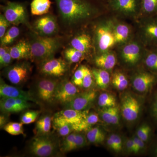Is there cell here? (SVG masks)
Returning a JSON list of instances; mask_svg holds the SVG:
<instances>
[{"instance_id": "1", "label": "cell", "mask_w": 157, "mask_h": 157, "mask_svg": "<svg viewBox=\"0 0 157 157\" xmlns=\"http://www.w3.org/2000/svg\"><path fill=\"white\" fill-rule=\"evenodd\" d=\"M62 19L68 25L78 24L93 18L98 8L89 0H54Z\"/></svg>"}, {"instance_id": "2", "label": "cell", "mask_w": 157, "mask_h": 157, "mask_svg": "<svg viewBox=\"0 0 157 157\" xmlns=\"http://www.w3.org/2000/svg\"><path fill=\"white\" fill-rule=\"evenodd\" d=\"M30 43L32 60L41 64L53 58L55 54L62 46L61 39L58 37L43 36L34 35Z\"/></svg>"}, {"instance_id": "3", "label": "cell", "mask_w": 157, "mask_h": 157, "mask_svg": "<svg viewBox=\"0 0 157 157\" xmlns=\"http://www.w3.org/2000/svg\"><path fill=\"white\" fill-rule=\"evenodd\" d=\"M146 48L140 40H130L121 45L119 50L121 63L126 67H135L143 60Z\"/></svg>"}, {"instance_id": "4", "label": "cell", "mask_w": 157, "mask_h": 157, "mask_svg": "<svg viewBox=\"0 0 157 157\" xmlns=\"http://www.w3.org/2000/svg\"><path fill=\"white\" fill-rule=\"evenodd\" d=\"M58 147V142L49 134L36 135L29 145V153L39 157L51 156L56 153Z\"/></svg>"}, {"instance_id": "5", "label": "cell", "mask_w": 157, "mask_h": 157, "mask_svg": "<svg viewBox=\"0 0 157 157\" xmlns=\"http://www.w3.org/2000/svg\"><path fill=\"white\" fill-rule=\"evenodd\" d=\"M59 81L52 77H43L38 79L31 92L38 103L51 105L54 103V96Z\"/></svg>"}, {"instance_id": "6", "label": "cell", "mask_w": 157, "mask_h": 157, "mask_svg": "<svg viewBox=\"0 0 157 157\" xmlns=\"http://www.w3.org/2000/svg\"><path fill=\"white\" fill-rule=\"evenodd\" d=\"M142 99L131 92H125L121 96L120 110L124 119L128 122L137 120L142 109Z\"/></svg>"}, {"instance_id": "7", "label": "cell", "mask_w": 157, "mask_h": 157, "mask_svg": "<svg viewBox=\"0 0 157 157\" xmlns=\"http://www.w3.org/2000/svg\"><path fill=\"white\" fill-rule=\"evenodd\" d=\"M94 41L99 54L107 52L116 45L111 21L101 23L97 26L94 32Z\"/></svg>"}, {"instance_id": "8", "label": "cell", "mask_w": 157, "mask_h": 157, "mask_svg": "<svg viewBox=\"0 0 157 157\" xmlns=\"http://www.w3.org/2000/svg\"><path fill=\"white\" fill-rule=\"evenodd\" d=\"M4 6H1L4 16L11 24L18 25L24 24L30 28L29 23L26 7L24 3L8 1Z\"/></svg>"}, {"instance_id": "9", "label": "cell", "mask_w": 157, "mask_h": 157, "mask_svg": "<svg viewBox=\"0 0 157 157\" xmlns=\"http://www.w3.org/2000/svg\"><path fill=\"white\" fill-rule=\"evenodd\" d=\"M132 86L137 92L146 95L151 94L157 86V76L144 69L137 71L132 77Z\"/></svg>"}, {"instance_id": "10", "label": "cell", "mask_w": 157, "mask_h": 157, "mask_svg": "<svg viewBox=\"0 0 157 157\" xmlns=\"http://www.w3.org/2000/svg\"><path fill=\"white\" fill-rule=\"evenodd\" d=\"M139 28L140 41L146 47L157 46V15L143 17Z\"/></svg>"}, {"instance_id": "11", "label": "cell", "mask_w": 157, "mask_h": 157, "mask_svg": "<svg viewBox=\"0 0 157 157\" xmlns=\"http://www.w3.org/2000/svg\"><path fill=\"white\" fill-rule=\"evenodd\" d=\"M109 8L122 16L135 17L140 14V0H108Z\"/></svg>"}, {"instance_id": "12", "label": "cell", "mask_w": 157, "mask_h": 157, "mask_svg": "<svg viewBox=\"0 0 157 157\" xmlns=\"http://www.w3.org/2000/svg\"><path fill=\"white\" fill-rule=\"evenodd\" d=\"M79 93L77 86L69 79L59 81L55 92L54 103H59L64 106Z\"/></svg>"}, {"instance_id": "13", "label": "cell", "mask_w": 157, "mask_h": 157, "mask_svg": "<svg viewBox=\"0 0 157 157\" xmlns=\"http://www.w3.org/2000/svg\"><path fill=\"white\" fill-rule=\"evenodd\" d=\"M5 75L12 84L20 85L25 82L28 79L31 72L29 63H21L6 67Z\"/></svg>"}, {"instance_id": "14", "label": "cell", "mask_w": 157, "mask_h": 157, "mask_svg": "<svg viewBox=\"0 0 157 157\" xmlns=\"http://www.w3.org/2000/svg\"><path fill=\"white\" fill-rule=\"evenodd\" d=\"M98 96L97 91L88 90L79 93L71 101L64 105L65 109H72L78 110H85L90 107Z\"/></svg>"}, {"instance_id": "15", "label": "cell", "mask_w": 157, "mask_h": 157, "mask_svg": "<svg viewBox=\"0 0 157 157\" xmlns=\"http://www.w3.org/2000/svg\"><path fill=\"white\" fill-rule=\"evenodd\" d=\"M56 18L52 15H47L36 20L33 25L35 33L43 36L52 37L58 31Z\"/></svg>"}, {"instance_id": "16", "label": "cell", "mask_w": 157, "mask_h": 157, "mask_svg": "<svg viewBox=\"0 0 157 157\" xmlns=\"http://www.w3.org/2000/svg\"><path fill=\"white\" fill-rule=\"evenodd\" d=\"M40 65V72L50 77H60L63 76L68 70L67 63L62 58H53Z\"/></svg>"}, {"instance_id": "17", "label": "cell", "mask_w": 157, "mask_h": 157, "mask_svg": "<svg viewBox=\"0 0 157 157\" xmlns=\"http://www.w3.org/2000/svg\"><path fill=\"white\" fill-rule=\"evenodd\" d=\"M32 106L29 101L19 98H2L0 101L1 111L8 114L21 112Z\"/></svg>"}, {"instance_id": "18", "label": "cell", "mask_w": 157, "mask_h": 157, "mask_svg": "<svg viewBox=\"0 0 157 157\" xmlns=\"http://www.w3.org/2000/svg\"><path fill=\"white\" fill-rule=\"evenodd\" d=\"M0 96L1 98H11L23 99L38 104L31 92L26 91L6 83L2 78L0 80Z\"/></svg>"}, {"instance_id": "19", "label": "cell", "mask_w": 157, "mask_h": 157, "mask_svg": "<svg viewBox=\"0 0 157 157\" xmlns=\"http://www.w3.org/2000/svg\"><path fill=\"white\" fill-rule=\"evenodd\" d=\"M89 113V109L81 111L72 109H65L57 113L54 116L60 118L68 123L71 124L74 129L75 127L79 124L87 116Z\"/></svg>"}, {"instance_id": "20", "label": "cell", "mask_w": 157, "mask_h": 157, "mask_svg": "<svg viewBox=\"0 0 157 157\" xmlns=\"http://www.w3.org/2000/svg\"><path fill=\"white\" fill-rule=\"evenodd\" d=\"M111 23L116 44L121 45L131 40L132 31L130 26L124 23L112 21Z\"/></svg>"}, {"instance_id": "21", "label": "cell", "mask_w": 157, "mask_h": 157, "mask_svg": "<svg viewBox=\"0 0 157 157\" xmlns=\"http://www.w3.org/2000/svg\"><path fill=\"white\" fill-rule=\"evenodd\" d=\"M94 62L98 67L108 71L112 70L116 64V56L113 52L108 51L98 54L95 58Z\"/></svg>"}, {"instance_id": "22", "label": "cell", "mask_w": 157, "mask_h": 157, "mask_svg": "<svg viewBox=\"0 0 157 157\" xmlns=\"http://www.w3.org/2000/svg\"><path fill=\"white\" fill-rule=\"evenodd\" d=\"M10 52L13 59L30 58V43L25 40H21L10 48Z\"/></svg>"}, {"instance_id": "23", "label": "cell", "mask_w": 157, "mask_h": 157, "mask_svg": "<svg viewBox=\"0 0 157 157\" xmlns=\"http://www.w3.org/2000/svg\"><path fill=\"white\" fill-rule=\"evenodd\" d=\"M142 61L145 69L157 76V46L146 48Z\"/></svg>"}, {"instance_id": "24", "label": "cell", "mask_w": 157, "mask_h": 157, "mask_svg": "<svg viewBox=\"0 0 157 157\" xmlns=\"http://www.w3.org/2000/svg\"><path fill=\"white\" fill-rule=\"evenodd\" d=\"M70 44L71 47L85 54L90 48L91 40L89 35L82 33L73 38Z\"/></svg>"}, {"instance_id": "25", "label": "cell", "mask_w": 157, "mask_h": 157, "mask_svg": "<svg viewBox=\"0 0 157 157\" xmlns=\"http://www.w3.org/2000/svg\"><path fill=\"white\" fill-rule=\"evenodd\" d=\"M91 71L97 86L102 90L107 88L111 80L108 71L101 68H95Z\"/></svg>"}, {"instance_id": "26", "label": "cell", "mask_w": 157, "mask_h": 157, "mask_svg": "<svg viewBox=\"0 0 157 157\" xmlns=\"http://www.w3.org/2000/svg\"><path fill=\"white\" fill-rule=\"evenodd\" d=\"M53 118L50 116L45 115L41 117L36 123L34 132L36 136L49 134L52 124Z\"/></svg>"}, {"instance_id": "27", "label": "cell", "mask_w": 157, "mask_h": 157, "mask_svg": "<svg viewBox=\"0 0 157 157\" xmlns=\"http://www.w3.org/2000/svg\"><path fill=\"white\" fill-rule=\"evenodd\" d=\"M52 4L50 0H33L30 5L31 13L34 15L47 14Z\"/></svg>"}, {"instance_id": "28", "label": "cell", "mask_w": 157, "mask_h": 157, "mask_svg": "<svg viewBox=\"0 0 157 157\" xmlns=\"http://www.w3.org/2000/svg\"><path fill=\"white\" fill-rule=\"evenodd\" d=\"M52 124L59 135L63 137H66L72 132H75L72 124L57 117L54 116Z\"/></svg>"}, {"instance_id": "29", "label": "cell", "mask_w": 157, "mask_h": 157, "mask_svg": "<svg viewBox=\"0 0 157 157\" xmlns=\"http://www.w3.org/2000/svg\"><path fill=\"white\" fill-rule=\"evenodd\" d=\"M100 121L99 115L95 112L89 113L83 120L79 124L74 128V131L76 132H82L87 131L92 128L93 126L98 123Z\"/></svg>"}, {"instance_id": "30", "label": "cell", "mask_w": 157, "mask_h": 157, "mask_svg": "<svg viewBox=\"0 0 157 157\" xmlns=\"http://www.w3.org/2000/svg\"><path fill=\"white\" fill-rule=\"evenodd\" d=\"M86 132V138L90 143L100 144L104 142L106 138L105 132L99 127H92Z\"/></svg>"}, {"instance_id": "31", "label": "cell", "mask_w": 157, "mask_h": 157, "mask_svg": "<svg viewBox=\"0 0 157 157\" xmlns=\"http://www.w3.org/2000/svg\"><path fill=\"white\" fill-rule=\"evenodd\" d=\"M140 14L143 17L157 15V0H140Z\"/></svg>"}, {"instance_id": "32", "label": "cell", "mask_w": 157, "mask_h": 157, "mask_svg": "<svg viewBox=\"0 0 157 157\" xmlns=\"http://www.w3.org/2000/svg\"><path fill=\"white\" fill-rule=\"evenodd\" d=\"M98 104L102 109L114 107L117 105L115 96L107 92L101 93L98 96Z\"/></svg>"}, {"instance_id": "33", "label": "cell", "mask_w": 157, "mask_h": 157, "mask_svg": "<svg viewBox=\"0 0 157 157\" xmlns=\"http://www.w3.org/2000/svg\"><path fill=\"white\" fill-rule=\"evenodd\" d=\"M153 132L154 127L151 124L145 123L137 129L136 135L146 143L152 139Z\"/></svg>"}, {"instance_id": "34", "label": "cell", "mask_w": 157, "mask_h": 157, "mask_svg": "<svg viewBox=\"0 0 157 157\" xmlns=\"http://www.w3.org/2000/svg\"><path fill=\"white\" fill-rule=\"evenodd\" d=\"M111 82L118 90L123 91L128 86L129 82L127 76L121 72H116L113 74Z\"/></svg>"}, {"instance_id": "35", "label": "cell", "mask_w": 157, "mask_h": 157, "mask_svg": "<svg viewBox=\"0 0 157 157\" xmlns=\"http://www.w3.org/2000/svg\"><path fill=\"white\" fill-rule=\"evenodd\" d=\"M63 55L67 61L73 63L80 61L84 57L85 54L71 47L65 49Z\"/></svg>"}, {"instance_id": "36", "label": "cell", "mask_w": 157, "mask_h": 157, "mask_svg": "<svg viewBox=\"0 0 157 157\" xmlns=\"http://www.w3.org/2000/svg\"><path fill=\"white\" fill-rule=\"evenodd\" d=\"M20 34V29L17 27H11L7 31L4 36L1 39V45L7 46L11 44L17 39Z\"/></svg>"}, {"instance_id": "37", "label": "cell", "mask_w": 157, "mask_h": 157, "mask_svg": "<svg viewBox=\"0 0 157 157\" xmlns=\"http://www.w3.org/2000/svg\"><path fill=\"white\" fill-rule=\"evenodd\" d=\"M149 112L153 123L157 128V86L151 94Z\"/></svg>"}, {"instance_id": "38", "label": "cell", "mask_w": 157, "mask_h": 157, "mask_svg": "<svg viewBox=\"0 0 157 157\" xmlns=\"http://www.w3.org/2000/svg\"><path fill=\"white\" fill-rule=\"evenodd\" d=\"M76 135V132L75 131L65 137L60 148L62 152H68L74 150Z\"/></svg>"}, {"instance_id": "39", "label": "cell", "mask_w": 157, "mask_h": 157, "mask_svg": "<svg viewBox=\"0 0 157 157\" xmlns=\"http://www.w3.org/2000/svg\"><path fill=\"white\" fill-rule=\"evenodd\" d=\"M22 123H8L4 128V130L7 133L12 135H24Z\"/></svg>"}, {"instance_id": "40", "label": "cell", "mask_w": 157, "mask_h": 157, "mask_svg": "<svg viewBox=\"0 0 157 157\" xmlns=\"http://www.w3.org/2000/svg\"><path fill=\"white\" fill-rule=\"evenodd\" d=\"M40 113L39 110H31L26 111L21 117V122L25 124L33 123L36 120Z\"/></svg>"}, {"instance_id": "41", "label": "cell", "mask_w": 157, "mask_h": 157, "mask_svg": "<svg viewBox=\"0 0 157 157\" xmlns=\"http://www.w3.org/2000/svg\"><path fill=\"white\" fill-rule=\"evenodd\" d=\"M86 66H81L75 71L72 81L77 87H82V80L84 77Z\"/></svg>"}, {"instance_id": "42", "label": "cell", "mask_w": 157, "mask_h": 157, "mask_svg": "<svg viewBox=\"0 0 157 157\" xmlns=\"http://www.w3.org/2000/svg\"><path fill=\"white\" fill-rule=\"evenodd\" d=\"M94 80L92 72L87 67H86L84 76L82 80V87L88 89L92 86Z\"/></svg>"}, {"instance_id": "43", "label": "cell", "mask_w": 157, "mask_h": 157, "mask_svg": "<svg viewBox=\"0 0 157 157\" xmlns=\"http://www.w3.org/2000/svg\"><path fill=\"white\" fill-rule=\"evenodd\" d=\"M115 107L102 109L100 116L101 119L105 123L111 124L112 117Z\"/></svg>"}, {"instance_id": "44", "label": "cell", "mask_w": 157, "mask_h": 157, "mask_svg": "<svg viewBox=\"0 0 157 157\" xmlns=\"http://www.w3.org/2000/svg\"><path fill=\"white\" fill-rule=\"evenodd\" d=\"M87 141V138L84 134L81 132H76L74 150L84 147L86 145Z\"/></svg>"}, {"instance_id": "45", "label": "cell", "mask_w": 157, "mask_h": 157, "mask_svg": "<svg viewBox=\"0 0 157 157\" xmlns=\"http://www.w3.org/2000/svg\"><path fill=\"white\" fill-rule=\"evenodd\" d=\"M11 24L6 19L4 14L0 15V39H2L5 35L7 29Z\"/></svg>"}, {"instance_id": "46", "label": "cell", "mask_w": 157, "mask_h": 157, "mask_svg": "<svg viewBox=\"0 0 157 157\" xmlns=\"http://www.w3.org/2000/svg\"><path fill=\"white\" fill-rule=\"evenodd\" d=\"M109 136L111 137L114 142L116 148L115 152L117 153L121 152L122 150L123 143V140L120 136L117 134L113 133L109 135Z\"/></svg>"}, {"instance_id": "47", "label": "cell", "mask_w": 157, "mask_h": 157, "mask_svg": "<svg viewBox=\"0 0 157 157\" xmlns=\"http://www.w3.org/2000/svg\"><path fill=\"white\" fill-rule=\"evenodd\" d=\"M10 48L6 52L5 55L2 59H0V66L1 68L9 67L11 64L12 60L13 59L10 54Z\"/></svg>"}, {"instance_id": "48", "label": "cell", "mask_w": 157, "mask_h": 157, "mask_svg": "<svg viewBox=\"0 0 157 157\" xmlns=\"http://www.w3.org/2000/svg\"><path fill=\"white\" fill-rule=\"evenodd\" d=\"M121 110L119 106H116L113 115L112 121H111V125L114 126H117L120 124V113Z\"/></svg>"}, {"instance_id": "49", "label": "cell", "mask_w": 157, "mask_h": 157, "mask_svg": "<svg viewBox=\"0 0 157 157\" xmlns=\"http://www.w3.org/2000/svg\"><path fill=\"white\" fill-rule=\"evenodd\" d=\"M126 149L128 153H134V144L133 138L127 139L125 144Z\"/></svg>"}, {"instance_id": "50", "label": "cell", "mask_w": 157, "mask_h": 157, "mask_svg": "<svg viewBox=\"0 0 157 157\" xmlns=\"http://www.w3.org/2000/svg\"><path fill=\"white\" fill-rule=\"evenodd\" d=\"M9 114L8 113H2L0 116V127L1 128L8 123L9 121Z\"/></svg>"}, {"instance_id": "51", "label": "cell", "mask_w": 157, "mask_h": 157, "mask_svg": "<svg viewBox=\"0 0 157 157\" xmlns=\"http://www.w3.org/2000/svg\"><path fill=\"white\" fill-rule=\"evenodd\" d=\"M107 146L109 147V149L115 152L116 148L114 142H113V140H112V138L109 136L107 138Z\"/></svg>"}, {"instance_id": "52", "label": "cell", "mask_w": 157, "mask_h": 157, "mask_svg": "<svg viewBox=\"0 0 157 157\" xmlns=\"http://www.w3.org/2000/svg\"><path fill=\"white\" fill-rule=\"evenodd\" d=\"M151 153L153 156L157 157V139H155L151 148Z\"/></svg>"}, {"instance_id": "53", "label": "cell", "mask_w": 157, "mask_h": 157, "mask_svg": "<svg viewBox=\"0 0 157 157\" xmlns=\"http://www.w3.org/2000/svg\"><path fill=\"white\" fill-rule=\"evenodd\" d=\"M1 2H4L6 4V3H7V2H8V0H1Z\"/></svg>"}, {"instance_id": "54", "label": "cell", "mask_w": 157, "mask_h": 157, "mask_svg": "<svg viewBox=\"0 0 157 157\" xmlns=\"http://www.w3.org/2000/svg\"><path fill=\"white\" fill-rule=\"evenodd\" d=\"M107 1H108V0H107Z\"/></svg>"}]
</instances>
